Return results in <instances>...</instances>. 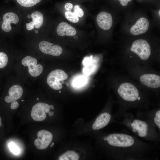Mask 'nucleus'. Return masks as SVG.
Wrapping results in <instances>:
<instances>
[{
  "label": "nucleus",
  "mask_w": 160,
  "mask_h": 160,
  "mask_svg": "<svg viewBox=\"0 0 160 160\" xmlns=\"http://www.w3.org/2000/svg\"><path fill=\"white\" fill-rule=\"evenodd\" d=\"M106 140L111 146L118 147H131L133 145L135 142L133 138L131 136L120 133L110 134L107 137Z\"/></svg>",
  "instance_id": "nucleus-1"
},
{
  "label": "nucleus",
  "mask_w": 160,
  "mask_h": 160,
  "mask_svg": "<svg viewBox=\"0 0 160 160\" xmlns=\"http://www.w3.org/2000/svg\"><path fill=\"white\" fill-rule=\"evenodd\" d=\"M68 75L64 71L60 69L53 70L48 75L47 83L49 86L55 90H61L63 87L61 82L67 80Z\"/></svg>",
  "instance_id": "nucleus-2"
},
{
  "label": "nucleus",
  "mask_w": 160,
  "mask_h": 160,
  "mask_svg": "<svg viewBox=\"0 0 160 160\" xmlns=\"http://www.w3.org/2000/svg\"><path fill=\"white\" fill-rule=\"evenodd\" d=\"M118 92L120 97L127 101H135L139 97L138 89L133 85L129 83L122 84L118 89Z\"/></svg>",
  "instance_id": "nucleus-3"
},
{
  "label": "nucleus",
  "mask_w": 160,
  "mask_h": 160,
  "mask_svg": "<svg viewBox=\"0 0 160 160\" xmlns=\"http://www.w3.org/2000/svg\"><path fill=\"white\" fill-rule=\"evenodd\" d=\"M131 50L144 61L149 58L151 53L150 45L147 41L143 39L135 41L132 44Z\"/></svg>",
  "instance_id": "nucleus-4"
},
{
  "label": "nucleus",
  "mask_w": 160,
  "mask_h": 160,
  "mask_svg": "<svg viewBox=\"0 0 160 160\" xmlns=\"http://www.w3.org/2000/svg\"><path fill=\"white\" fill-rule=\"evenodd\" d=\"M37 60L36 59L30 56L24 58L22 61V64L24 66H27L30 75L34 77L40 75L42 73L43 68L41 64H37Z\"/></svg>",
  "instance_id": "nucleus-5"
},
{
  "label": "nucleus",
  "mask_w": 160,
  "mask_h": 160,
  "mask_svg": "<svg viewBox=\"0 0 160 160\" xmlns=\"http://www.w3.org/2000/svg\"><path fill=\"white\" fill-rule=\"evenodd\" d=\"M49 105L47 103L39 102L34 106L31 112L32 119L36 121H42L46 117V113L50 112Z\"/></svg>",
  "instance_id": "nucleus-6"
},
{
  "label": "nucleus",
  "mask_w": 160,
  "mask_h": 160,
  "mask_svg": "<svg viewBox=\"0 0 160 160\" xmlns=\"http://www.w3.org/2000/svg\"><path fill=\"white\" fill-rule=\"evenodd\" d=\"M37 137L38 138L34 140V145L35 147L39 150L46 149L51 143L53 138L52 134L45 130L38 131Z\"/></svg>",
  "instance_id": "nucleus-7"
},
{
  "label": "nucleus",
  "mask_w": 160,
  "mask_h": 160,
  "mask_svg": "<svg viewBox=\"0 0 160 160\" xmlns=\"http://www.w3.org/2000/svg\"><path fill=\"white\" fill-rule=\"evenodd\" d=\"M39 48L41 51L45 54L54 56H60L63 51L61 46L45 41L40 43Z\"/></svg>",
  "instance_id": "nucleus-8"
},
{
  "label": "nucleus",
  "mask_w": 160,
  "mask_h": 160,
  "mask_svg": "<svg viewBox=\"0 0 160 160\" xmlns=\"http://www.w3.org/2000/svg\"><path fill=\"white\" fill-rule=\"evenodd\" d=\"M96 21L99 27L104 30H109L112 26V17L109 13L101 12L97 16Z\"/></svg>",
  "instance_id": "nucleus-9"
},
{
  "label": "nucleus",
  "mask_w": 160,
  "mask_h": 160,
  "mask_svg": "<svg viewBox=\"0 0 160 160\" xmlns=\"http://www.w3.org/2000/svg\"><path fill=\"white\" fill-rule=\"evenodd\" d=\"M150 23L145 17H142L138 19L135 24L131 28V33L134 35H138L146 32L149 29Z\"/></svg>",
  "instance_id": "nucleus-10"
},
{
  "label": "nucleus",
  "mask_w": 160,
  "mask_h": 160,
  "mask_svg": "<svg viewBox=\"0 0 160 160\" xmlns=\"http://www.w3.org/2000/svg\"><path fill=\"white\" fill-rule=\"evenodd\" d=\"M140 81L142 84L150 88H157L160 87V77L153 74H145L142 75Z\"/></svg>",
  "instance_id": "nucleus-11"
},
{
  "label": "nucleus",
  "mask_w": 160,
  "mask_h": 160,
  "mask_svg": "<svg viewBox=\"0 0 160 160\" xmlns=\"http://www.w3.org/2000/svg\"><path fill=\"white\" fill-rule=\"evenodd\" d=\"M19 21V17L16 14L12 12L7 13L3 17L2 29L5 32H9L12 29L10 24H16L18 23Z\"/></svg>",
  "instance_id": "nucleus-12"
},
{
  "label": "nucleus",
  "mask_w": 160,
  "mask_h": 160,
  "mask_svg": "<svg viewBox=\"0 0 160 160\" xmlns=\"http://www.w3.org/2000/svg\"><path fill=\"white\" fill-rule=\"evenodd\" d=\"M22 87L18 85L13 86L8 91L9 96H6L5 98V101L8 103L16 101L20 99L23 94Z\"/></svg>",
  "instance_id": "nucleus-13"
},
{
  "label": "nucleus",
  "mask_w": 160,
  "mask_h": 160,
  "mask_svg": "<svg viewBox=\"0 0 160 160\" xmlns=\"http://www.w3.org/2000/svg\"><path fill=\"white\" fill-rule=\"evenodd\" d=\"M111 119L110 114L108 112L101 114L94 122L92 128L95 130L102 129L109 124Z\"/></svg>",
  "instance_id": "nucleus-14"
},
{
  "label": "nucleus",
  "mask_w": 160,
  "mask_h": 160,
  "mask_svg": "<svg viewBox=\"0 0 160 160\" xmlns=\"http://www.w3.org/2000/svg\"><path fill=\"white\" fill-rule=\"evenodd\" d=\"M57 33L60 36H73L77 34L75 29L72 26L65 22H62L58 26Z\"/></svg>",
  "instance_id": "nucleus-15"
},
{
  "label": "nucleus",
  "mask_w": 160,
  "mask_h": 160,
  "mask_svg": "<svg viewBox=\"0 0 160 160\" xmlns=\"http://www.w3.org/2000/svg\"><path fill=\"white\" fill-rule=\"evenodd\" d=\"M31 17L32 20L31 22L34 25L35 27L37 29L40 28L43 24V14L38 11H35L31 13Z\"/></svg>",
  "instance_id": "nucleus-16"
},
{
  "label": "nucleus",
  "mask_w": 160,
  "mask_h": 160,
  "mask_svg": "<svg viewBox=\"0 0 160 160\" xmlns=\"http://www.w3.org/2000/svg\"><path fill=\"white\" fill-rule=\"evenodd\" d=\"M138 126L137 132L139 136L144 137L147 135L148 125L145 122L139 120H135Z\"/></svg>",
  "instance_id": "nucleus-17"
},
{
  "label": "nucleus",
  "mask_w": 160,
  "mask_h": 160,
  "mask_svg": "<svg viewBox=\"0 0 160 160\" xmlns=\"http://www.w3.org/2000/svg\"><path fill=\"white\" fill-rule=\"evenodd\" d=\"M79 158V154L73 151H68L61 155L59 160H78Z\"/></svg>",
  "instance_id": "nucleus-18"
},
{
  "label": "nucleus",
  "mask_w": 160,
  "mask_h": 160,
  "mask_svg": "<svg viewBox=\"0 0 160 160\" xmlns=\"http://www.w3.org/2000/svg\"><path fill=\"white\" fill-rule=\"evenodd\" d=\"M21 6L26 8L30 7L36 5L41 0H16Z\"/></svg>",
  "instance_id": "nucleus-19"
},
{
  "label": "nucleus",
  "mask_w": 160,
  "mask_h": 160,
  "mask_svg": "<svg viewBox=\"0 0 160 160\" xmlns=\"http://www.w3.org/2000/svg\"><path fill=\"white\" fill-rule=\"evenodd\" d=\"M66 18L71 22L75 23L79 20V17L74 13L70 11H67L65 13Z\"/></svg>",
  "instance_id": "nucleus-20"
},
{
  "label": "nucleus",
  "mask_w": 160,
  "mask_h": 160,
  "mask_svg": "<svg viewBox=\"0 0 160 160\" xmlns=\"http://www.w3.org/2000/svg\"><path fill=\"white\" fill-rule=\"evenodd\" d=\"M8 62L7 55L4 52H0V68L5 67L7 65Z\"/></svg>",
  "instance_id": "nucleus-21"
},
{
  "label": "nucleus",
  "mask_w": 160,
  "mask_h": 160,
  "mask_svg": "<svg viewBox=\"0 0 160 160\" xmlns=\"http://www.w3.org/2000/svg\"><path fill=\"white\" fill-rule=\"evenodd\" d=\"M87 81V78L83 76H81L76 78L74 81V85L76 87H80L85 85Z\"/></svg>",
  "instance_id": "nucleus-22"
},
{
  "label": "nucleus",
  "mask_w": 160,
  "mask_h": 160,
  "mask_svg": "<svg viewBox=\"0 0 160 160\" xmlns=\"http://www.w3.org/2000/svg\"><path fill=\"white\" fill-rule=\"evenodd\" d=\"M74 13L79 17H82L84 15V13L82 9L80 8V6L76 5L74 7Z\"/></svg>",
  "instance_id": "nucleus-23"
},
{
  "label": "nucleus",
  "mask_w": 160,
  "mask_h": 160,
  "mask_svg": "<svg viewBox=\"0 0 160 160\" xmlns=\"http://www.w3.org/2000/svg\"><path fill=\"white\" fill-rule=\"evenodd\" d=\"M154 122L158 128H160V110H158L155 114Z\"/></svg>",
  "instance_id": "nucleus-24"
},
{
  "label": "nucleus",
  "mask_w": 160,
  "mask_h": 160,
  "mask_svg": "<svg viewBox=\"0 0 160 160\" xmlns=\"http://www.w3.org/2000/svg\"><path fill=\"white\" fill-rule=\"evenodd\" d=\"M10 151L14 154H17L19 152L18 148L13 143L10 144L9 145Z\"/></svg>",
  "instance_id": "nucleus-25"
},
{
  "label": "nucleus",
  "mask_w": 160,
  "mask_h": 160,
  "mask_svg": "<svg viewBox=\"0 0 160 160\" xmlns=\"http://www.w3.org/2000/svg\"><path fill=\"white\" fill-rule=\"evenodd\" d=\"M10 108L12 110H15L18 107L19 103L16 101H14L11 102Z\"/></svg>",
  "instance_id": "nucleus-26"
},
{
  "label": "nucleus",
  "mask_w": 160,
  "mask_h": 160,
  "mask_svg": "<svg viewBox=\"0 0 160 160\" xmlns=\"http://www.w3.org/2000/svg\"><path fill=\"white\" fill-rule=\"evenodd\" d=\"M120 4L123 6H126L128 5V3L131 2L132 0H118Z\"/></svg>",
  "instance_id": "nucleus-27"
},
{
  "label": "nucleus",
  "mask_w": 160,
  "mask_h": 160,
  "mask_svg": "<svg viewBox=\"0 0 160 160\" xmlns=\"http://www.w3.org/2000/svg\"><path fill=\"white\" fill-rule=\"evenodd\" d=\"M27 29L28 31L31 30L34 28V25L31 22L29 23H27L26 24Z\"/></svg>",
  "instance_id": "nucleus-28"
},
{
  "label": "nucleus",
  "mask_w": 160,
  "mask_h": 160,
  "mask_svg": "<svg viewBox=\"0 0 160 160\" xmlns=\"http://www.w3.org/2000/svg\"><path fill=\"white\" fill-rule=\"evenodd\" d=\"M73 8V5L70 3H67L65 5L66 10L68 11H70L72 10Z\"/></svg>",
  "instance_id": "nucleus-29"
},
{
  "label": "nucleus",
  "mask_w": 160,
  "mask_h": 160,
  "mask_svg": "<svg viewBox=\"0 0 160 160\" xmlns=\"http://www.w3.org/2000/svg\"><path fill=\"white\" fill-rule=\"evenodd\" d=\"M54 112H50L48 113V114L49 116H52L54 115Z\"/></svg>",
  "instance_id": "nucleus-30"
},
{
  "label": "nucleus",
  "mask_w": 160,
  "mask_h": 160,
  "mask_svg": "<svg viewBox=\"0 0 160 160\" xmlns=\"http://www.w3.org/2000/svg\"><path fill=\"white\" fill-rule=\"evenodd\" d=\"M49 107H50V109H54V106H53L52 105H50V106H49Z\"/></svg>",
  "instance_id": "nucleus-31"
},
{
  "label": "nucleus",
  "mask_w": 160,
  "mask_h": 160,
  "mask_svg": "<svg viewBox=\"0 0 160 160\" xmlns=\"http://www.w3.org/2000/svg\"><path fill=\"white\" fill-rule=\"evenodd\" d=\"M2 119L1 117H0V127L2 126Z\"/></svg>",
  "instance_id": "nucleus-32"
},
{
  "label": "nucleus",
  "mask_w": 160,
  "mask_h": 160,
  "mask_svg": "<svg viewBox=\"0 0 160 160\" xmlns=\"http://www.w3.org/2000/svg\"><path fill=\"white\" fill-rule=\"evenodd\" d=\"M54 143L53 142V143H52L51 145L50 146V147H52L53 146H54Z\"/></svg>",
  "instance_id": "nucleus-33"
},
{
  "label": "nucleus",
  "mask_w": 160,
  "mask_h": 160,
  "mask_svg": "<svg viewBox=\"0 0 160 160\" xmlns=\"http://www.w3.org/2000/svg\"><path fill=\"white\" fill-rule=\"evenodd\" d=\"M27 17L28 18H30V17H31V15H28L27 16Z\"/></svg>",
  "instance_id": "nucleus-34"
},
{
  "label": "nucleus",
  "mask_w": 160,
  "mask_h": 160,
  "mask_svg": "<svg viewBox=\"0 0 160 160\" xmlns=\"http://www.w3.org/2000/svg\"><path fill=\"white\" fill-rule=\"evenodd\" d=\"M35 32L36 33H38V30H35Z\"/></svg>",
  "instance_id": "nucleus-35"
},
{
  "label": "nucleus",
  "mask_w": 160,
  "mask_h": 160,
  "mask_svg": "<svg viewBox=\"0 0 160 160\" xmlns=\"http://www.w3.org/2000/svg\"><path fill=\"white\" fill-rule=\"evenodd\" d=\"M159 16H160V10H159Z\"/></svg>",
  "instance_id": "nucleus-36"
},
{
  "label": "nucleus",
  "mask_w": 160,
  "mask_h": 160,
  "mask_svg": "<svg viewBox=\"0 0 160 160\" xmlns=\"http://www.w3.org/2000/svg\"><path fill=\"white\" fill-rule=\"evenodd\" d=\"M37 100H38L39 101V99L38 98H37Z\"/></svg>",
  "instance_id": "nucleus-37"
},
{
  "label": "nucleus",
  "mask_w": 160,
  "mask_h": 160,
  "mask_svg": "<svg viewBox=\"0 0 160 160\" xmlns=\"http://www.w3.org/2000/svg\"><path fill=\"white\" fill-rule=\"evenodd\" d=\"M24 101V100H22V101Z\"/></svg>",
  "instance_id": "nucleus-38"
},
{
  "label": "nucleus",
  "mask_w": 160,
  "mask_h": 160,
  "mask_svg": "<svg viewBox=\"0 0 160 160\" xmlns=\"http://www.w3.org/2000/svg\"><path fill=\"white\" fill-rule=\"evenodd\" d=\"M59 93H61V92H59Z\"/></svg>",
  "instance_id": "nucleus-39"
}]
</instances>
